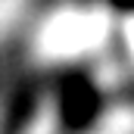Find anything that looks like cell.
<instances>
[{"mask_svg": "<svg viewBox=\"0 0 134 134\" xmlns=\"http://www.w3.org/2000/svg\"><path fill=\"white\" fill-rule=\"evenodd\" d=\"M100 112V91L81 72H69L63 81V119L69 131H84Z\"/></svg>", "mask_w": 134, "mask_h": 134, "instance_id": "obj_1", "label": "cell"}, {"mask_svg": "<svg viewBox=\"0 0 134 134\" xmlns=\"http://www.w3.org/2000/svg\"><path fill=\"white\" fill-rule=\"evenodd\" d=\"M34 112H37V94H34V87H22L13 103H9V112H6V128L3 134H22L28 128V122L34 119Z\"/></svg>", "mask_w": 134, "mask_h": 134, "instance_id": "obj_2", "label": "cell"}, {"mask_svg": "<svg viewBox=\"0 0 134 134\" xmlns=\"http://www.w3.org/2000/svg\"><path fill=\"white\" fill-rule=\"evenodd\" d=\"M122 9H134V0H125V6Z\"/></svg>", "mask_w": 134, "mask_h": 134, "instance_id": "obj_3", "label": "cell"}, {"mask_svg": "<svg viewBox=\"0 0 134 134\" xmlns=\"http://www.w3.org/2000/svg\"><path fill=\"white\" fill-rule=\"evenodd\" d=\"M112 3H115V6H119V9H122V6H125V0H112Z\"/></svg>", "mask_w": 134, "mask_h": 134, "instance_id": "obj_4", "label": "cell"}]
</instances>
